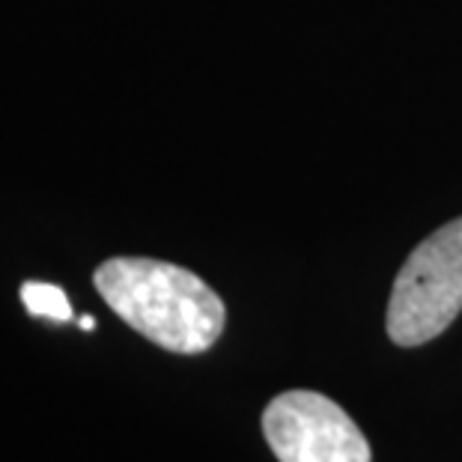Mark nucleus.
<instances>
[{
  "label": "nucleus",
  "instance_id": "3",
  "mask_svg": "<svg viewBox=\"0 0 462 462\" xmlns=\"http://www.w3.org/2000/svg\"><path fill=\"white\" fill-rule=\"evenodd\" d=\"M263 436L281 462H373L356 420L317 391L274 397L263 411Z\"/></svg>",
  "mask_w": 462,
  "mask_h": 462
},
{
  "label": "nucleus",
  "instance_id": "5",
  "mask_svg": "<svg viewBox=\"0 0 462 462\" xmlns=\"http://www.w3.org/2000/svg\"><path fill=\"white\" fill-rule=\"evenodd\" d=\"M81 328L84 331H93L96 328V319L93 317H81Z\"/></svg>",
  "mask_w": 462,
  "mask_h": 462
},
{
  "label": "nucleus",
  "instance_id": "4",
  "mask_svg": "<svg viewBox=\"0 0 462 462\" xmlns=\"http://www.w3.org/2000/svg\"><path fill=\"white\" fill-rule=\"evenodd\" d=\"M22 301H24V308L33 313V317L57 319V322L72 319V304H69L66 292L60 287H54V283L27 281L22 287Z\"/></svg>",
  "mask_w": 462,
  "mask_h": 462
},
{
  "label": "nucleus",
  "instance_id": "2",
  "mask_svg": "<svg viewBox=\"0 0 462 462\" xmlns=\"http://www.w3.org/2000/svg\"><path fill=\"white\" fill-rule=\"evenodd\" d=\"M462 310V218L430 233L394 281L388 301V337L420 346L439 337Z\"/></svg>",
  "mask_w": 462,
  "mask_h": 462
},
{
  "label": "nucleus",
  "instance_id": "1",
  "mask_svg": "<svg viewBox=\"0 0 462 462\" xmlns=\"http://www.w3.org/2000/svg\"><path fill=\"white\" fill-rule=\"evenodd\" d=\"M93 283L125 326L176 356H198L215 346L227 322L218 292L173 263L114 257L96 269Z\"/></svg>",
  "mask_w": 462,
  "mask_h": 462
}]
</instances>
